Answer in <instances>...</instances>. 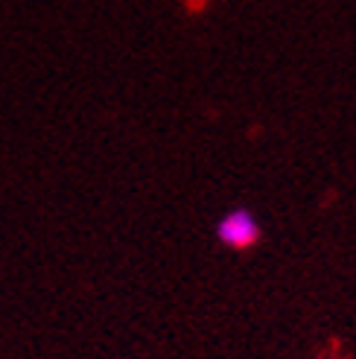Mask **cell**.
Here are the masks:
<instances>
[{"mask_svg":"<svg viewBox=\"0 0 356 359\" xmlns=\"http://www.w3.org/2000/svg\"><path fill=\"white\" fill-rule=\"evenodd\" d=\"M217 237L222 245L242 251V248H252L260 240V225L248 208H234L217 222Z\"/></svg>","mask_w":356,"mask_h":359,"instance_id":"cell-1","label":"cell"}]
</instances>
